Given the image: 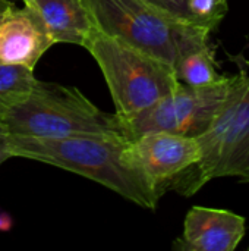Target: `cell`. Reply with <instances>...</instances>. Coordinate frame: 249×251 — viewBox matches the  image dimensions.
<instances>
[{
	"label": "cell",
	"mask_w": 249,
	"mask_h": 251,
	"mask_svg": "<svg viewBox=\"0 0 249 251\" xmlns=\"http://www.w3.org/2000/svg\"><path fill=\"white\" fill-rule=\"evenodd\" d=\"M12 157L31 159L78 174L148 210L160 194L144 172L132 140L125 135L35 138L9 134Z\"/></svg>",
	"instance_id": "6da1fadb"
},
{
	"label": "cell",
	"mask_w": 249,
	"mask_h": 251,
	"mask_svg": "<svg viewBox=\"0 0 249 251\" xmlns=\"http://www.w3.org/2000/svg\"><path fill=\"white\" fill-rule=\"evenodd\" d=\"M94 26L173 66L185 53L210 44L211 32L176 19L147 0H84Z\"/></svg>",
	"instance_id": "7a4b0ae2"
},
{
	"label": "cell",
	"mask_w": 249,
	"mask_h": 251,
	"mask_svg": "<svg viewBox=\"0 0 249 251\" xmlns=\"http://www.w3.org/2000/svg\"><path fill=\"white\" fill-rule=\"evenodd\" d=\"M10 135L62 138L72 135H125L116 113H106L78 88L37 79L29 96L1 119Z\"/></svg>",
	"instance_id": "3957f363"
},
{
	"label": "cell",
	"mask_w": 249,
	"mask_h": 251,
	"mask_svg": "<svg viewBox=\"0 0 249 251\" xmlns=\"http://www.w3.org/2000/svg\"><path fill=\"white\" fill-rule=\"evenodd\" d=\"M82 47L91 53L101 69L120 121L153 106L181 84L173 66L95 26Z\"/></svg>",
	"instance_id": "277c9868"
},
{
	"label": "cell",
	"mask_w": 249,
	"mask_h": 251,
	"mask_svg": "<svg viewBox=\"0 0 249 251\" xmlns=\"http://www.w3.org/2000/svg\"><path fill=\"white\" fill-rule=\"evenodd\" d=\"M201 157L170 187L183 197L197 194L216 178L249 182V75L210 128L197 137Z\"/></svg>",
	"instance_id": "5b68a950"
},
{
	"label": "cell",
	"mask_w": 249,
	"mask_h": 251,
	"mask_svg": "<svg viewBox=\"0 0 249 251\" xmlns=\"http://www.w3.org/2000/svg\"><path fill=\"white\" fill-rule=\"evenodd\" d=\"M247 78L248 71L241 65L238 74L223 75L211 85L188 87L179 84L170 94L153 106L126 121H120L122 128L129 140L148 131L198 137L210 128L222 109L241 90Z\"/></svg>",
	"instance_id": "8992f818"
},
{
	"label": "cell",
	"mask_w": 249,
	"mask_h": 251,
	"mask_svg": "<svg viewBox=\"0 0 249 251\" xmlns=\"http://www.w3.org/2000/svg\"><path fill=\"white\" fill-rule=\"evenodd\" d=\"M132 143L144 172L160 196L170 191L172 184L201 157L197 137L148 131L135 137Z\"/></svg>",
	"instance_id": "52a82bcc"
},
{
	"label": "cell",
	"mask_w": 249,
	"mask_h": 251,
	"mask_svg": "<svg viewBox=\"0 0 249 251\" xmlns=\"http://www.w3.org/2000/svg\"><path fill=\"white\" fill-rule=\"evenodd\" d=\"M245 218L225 209L194 206L186 213L183 232L175 240L179 251H233L245 237Z\"/></svg>",
	"instance_id": "ba28073f"
},
{
	"label": "cell",
	"mask_w": 249,
	"mask_h": 251,
	"mask_svg": "<svg viewBox=\"0 0 249 251\" xmlns=\"http://www.w3.org/2000/svg\"><path fill=\"white\" fill-rule=\"evenodd\" d=\"M41 21L28 9L7 7L0 21V63L34 69L41 56L53 46Z\"/></svg>",
	"instance_id": "9c48e42d"
},
{
	"label": "cell",
	"mask_w": 249,
	"mask_h": 251,
	"mask_svg": "<svg viewBox=\"0 0 249 251\" xmlns=\"http://www.w3.org/2000/svg\"><path fill=\"white\" fill-rule=\"evenodd\" d=\"M44 25L53 43L84 46L94 29L84 0H22Z\"/></svg>",
	"instance_id": "30bf717a"
},
{
	"label": "cell",
	"mask_w": 249,
	"mask_h": 251,
	"mask_svg": "<svg viewBox=\"0 0 249 251\" xmlns=\"http://www.w3.org/2000/svg\"><path fill=\"white\" fill-rule=\"evenodd\" d=\"M175 74L178 81L188 87L211 85L223 76L217 71L214 50L210 44L181 56L175 63Z\"/></svg>",
	"instance_id": "8fae6325"
},
{
	"label": "cell",
	"mask_w": 249,
	"mask_h": 251,
	"mask_svg": "<svg viewBox=\"0 0 249 251\" xmlns=\"http://www.w3.org/2000/svg\"><path fill=\"white\" fill-rule=\"evenodd\" d=\"M35 81L34 69L0 63V119L29 96Z\"/></svg>",
	"instance_id": "7c38bea8"
},
{
	"label": "cell",
	"mask_w": 249,
	"mask_h": 251,
	"mask_svg": "<svg viewBox=\"0 0 249 251\" xmlns=\"http://www.w3.org/2000/svg\"><path fill=\"white\" fill-rule=\"evenodd\" d=\"M229 9L227 0H185V19L208 32H214Z\"/></svg>",
	"instance_id": "4fadbf2b"
},
{
	"label": "cell",
	"mask_w": 249,
	"mask_h": 251,
	"mask_svg": "<svg viewBox=\"0 0 249 251\" xmlns=\"http://www.w3.org/2000/svg\"><path fill=\"white\" fill-rule=\"evenodd\" d=\"M147 1H150L153 6H156L161 12L176 19L186 21L185 19V0H147Z\"/></svg>",
	"instance_id": "5bb4252c"
},
{
	"label": "cell",
	"mask_w": 249,
	"mask_h": 251,
	"mask_svg": "<svg viewBox=\"0 0 249 251\" xmlns=\"http://www.w3.org/2000/svg\"><path fill=\"white\" fill-rule=\"evenodd\" d=\"M9 157H12L10 149H9V132L0 122V165Z\"/></svg>",
	"instance_id": "9a60e30c"
},
{
	"label": "cell",
	"mask_w": 249,
	"mask_h": 251,
	"mask_svg": "<svg viewBox=\"0 0 249 251\" xmlns=\"http://www.w3.org/2000/svg\"><path fill=\"white\" fill-rule=\"evenodd\" d=\"M13 228V218L10 213L0 210V232H7Z\"/></svg>",
	"instance_id": "2e32d148"
},
{
	"label": "cell",
	"mask_w": 249,
	"mask_h": 251,
	"mask_svg": "<svg viewBox=\"0 0 249 251\" xmlns=\"http://www.w3.org/2000/svg\"><path fill=\"white\" fill-rule=\"evenodd\" d=\"M10 4H12L10 0H0V21H1L3 15L6 13V10H7V7H9Z\"/></svg>",
	"instance_id": "e0dca14e"
},
{
	"label": "cell",
	"mask_w": 249,
	"mask_h": 251,
	"mask_svg": "<svg viewBox=\"0 0 249 251\" xmlns=\"http://www.w3.org/2000/svg\"><path fill=\"white\" fill-rule=\"evenodd\" d=\"M248 250H249V247H248Z\"/></svg>",
	"instance_id": "ac0fdd59"
}]
</instances>
